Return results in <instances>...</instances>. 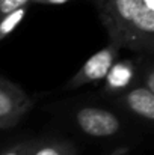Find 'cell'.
<instances>
[{
    "instance_id": "3957f363",
    "label": "cell",
    "mask_w": 154,
    "mask_h": 155,
    "mask_svg": "<svg viewBox=\"0 0 154 155\" xmlns=\"http://www.w3.org/2000/svg\"><path fill=\"white\" fill-rule=\"evenodd\" d=\"M121 48L112 42H109L106 47L100 48L97 53H94L80 68L79 71L67 81L65 89L74 91L79 87H83L91 83H97L100 80H104L112 65L116 62L119 56Z\"/></svg>"
},
{
    "instance_id": "4fadbf2b",
    "label": "cell",
    "mask_w": 154,
    "mask_h": 155,
    "mask_svg": "<svg viewBox=\"0 0 154 155\" xmlns=\"http://www.w3.org/2000/svg\"><path fill=\"white\" fill-rule=\"evenodd\" d=\"M142 2L150 11H154V0H142Z\"/></svg>"
},
{
    "instance_id": "7a4b0ae2",
    "label": "cell",
    "mask_w": 154,
    "mask_h": 155,
    "mask_svg": "<svg viewBox=\"0 0 154 155\" xmlns=\"http://www.w3.org/2000/svg\"><path fill=\"white\" fill-rule=\"evenodd\" d=\"M71 119L80 133L98 140L116 139L124 134L127 127L121 113L94 104H80L74 107Z\"/></svg>"
},
{
    "instance_id": "52a82bcc",
    "label": "cell",
    "mask_w": 154,
    "mask_h": 155,
    "mask_svg": "<svg viewBox=\"0 0 154 155\" xmlns=\"http://www.w3.org/2000/svg\"><path fill=\"white\" fill-rule=\"evenodd\" d=\"M29 155H77V148L73 142L57 137L33 139Z\"/></svg>"
},
{
    "instance_id": "30bf717a",
    "label": "cell",
    "mask_w": 154,
    "mask_h": 155,
    "mask_svg": "<svg viewBox=\"0 0 154 155\" xmlns=\"http://www.w3.org/2000/svg\"><path fill=\"white\" fill-rule=\"evenodd\" d=\"M33 0H0V17L20 9L23 6H32Z\"/></svg>"
},
{
    "instance_id": "9c48e42d",
    "label": "cell",
    "mask_w": 154,
    "mask_h": 155,
    "mask_svg": "<svg viewBox=\"0 0 154 155\" xmlns=\"http://www.w3.org/2000/svg\"><path fill=\"white\" fill-rule=\"evenodd\" d=\"M32 143H33V139H26V140L11 143L0 149V155H29Z\"/></svg>"
},
{
    "instance_id": "7c38bea8",
    "label": "cell",
    "mask_w": 154,
    "mask_h": 155,
    "mask_svg": "<svg viewBox=\"0 0 154 155\" xmlns=\"http://www.w3.org/2000/svg\"><path fill=\"white\" fill-rule=\"evenodd\" d=\"M73 0H33V5H63Z\"/></svg>"
},
{
    "instance_id": "8992f818",
    "label": "cell",
    "mask_w": 154,
    "mask_h": 155,
    "mask_svg": "<svg viewBox=\"0 0 154 155\" xmlns=\"http://www.w3.org/2000/svg\"><path fill=\"white\" fill-rule=\"evenodd\" d=\"M136 83H139V66L135 60L127 59L112 65L104 77V91L109 95L118 97Z\"/></svg>"
},
{
    "instance_id": "8fae6325",
    "label": "cell",
    "mask_w": 154,
    "mask_h": 155,
    "mask_svg": "<svg viewBox=\"0 0 154 155\" xmlns=\"http://www.w3.org/2000/svg\"><path fill=\"white\" fill-rule=\"evenodd\" d=\"M139 83L145 86L147 89H150L151 92H154V66L151 60H148L147 66L139 71Z\"/></svg>"
},
{
    "instance_id": "5b68a950",
    "label": "cell",
    "mask_w": 154,
    "mask_h": 155,
    "mask_svg": "<svg viewBox=\"0 0 154 155\" xmlns=\"http://www.w3.org/2000/svg\"><path fill=\"white\" fill-rule=\"evenodd\" d=\"M119 105L133 117L147 124L154 122V92L136 83L130 89L124 91L118 97Z\"/></svg>"
},
{
    "instance_id": "277c9868",
    "label": "cell",
    "mask_w": 154,
    "mask_h": 155,
    "mask_svg": "<svg viewBox=\"0 0 154 155\" xmlns=\"http://www.w3.org/2000/svg\"><path fill=\"white\" fill-rule=\"evenodd\" d=\"M32 107V98L18 84L0 77V130L18 125Z\"/></svg>"
},
{
    "instance_id": "6da1fadb",
    "label": "cell",
    "mask_w": 154,
    "mask_h": 155,
    "mask_svg": "<svg viewBox=\"0 0 154 155\" xmlns=\"http://www.w3.org/2000/svg\"><path fill=\"white\" fill-rule=\"evenodd\" d=\"M110 42L141 56H153L154 11L142 0H94Z\"/></svg>"
},
{
    "instance_id": "ba28073f",
    "label": "cell",
    "mask_w": 154,
    "mask_h": 155,
    "mask_svg": "<svg viewBox=\"0 0 154 155\" xmlns=\"http://www.w3.org/2000/svg\"><path fill=\"white\" fill-rule=\"evenodd\" d=\"M29 8H30V6H23V8H20V9H15V11H12V12H9V14L0 17V42H2L6 36H9V35L21 24V21L24 20V17H26Z\"/></svg>"
}]
</instances>
